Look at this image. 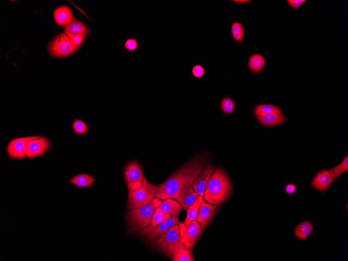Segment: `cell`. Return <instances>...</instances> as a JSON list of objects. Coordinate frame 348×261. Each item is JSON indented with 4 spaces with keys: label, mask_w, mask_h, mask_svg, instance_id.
<instances>
[{
    "label": "cell",
    "mask_w": 348,
    "mask_h": 261,
    "mask_svg": "<svg viewBox=\"0 0 348 261\" xmlns=\"http://www.w3.org/2000/svg\"><path fill=\"white\" fill-rule=\"evenodd\" d=\"M204 163V160L202 159L189 161L158 186L154 197L162 200L168 198L175 199L182 187L193 181L200 173Z\"/></svg>",
    "instance_id": "obj_1"
},
{
    "label": "cell",
    "mask_w": 348,
    "mask_h": 261,
    "mask_svg": "<svg viewBox=\"0 0 348 261\" xmlns=\"http://www.w3.org/2000/svg\"><path fill=\"white\" fill-rule=\"evenodd\" d=\"M231 190V183L227 174L218 169L211 174L203 198L209 204L218 206L228 199Z\"/></svg>",
    "instance_id": "obj_2"
},
{
    "label": "cell",
    "mask_w": 348,
    "mask_h": 261,
    "mask_svg": "<svg viewBox=\"0 0 348 261\" xmlns=\"http://www.w3.org/2000/svg\"><path fill=\"white\" fill-rule=\"evenodd\" d=\"M162 203L161 199L154 197L148 204L129 212L130 223L135 230L141 231L150 225L154 212Z\"/></svg>",
    "instance_id": "obj_3"
},
{
    "label": "cell",
    "mask_w": 348,
    "mask_h": 261,
    "mask_svg": "<svg viewBox=\"0 0 348 261\" xmlns=\"http://www.w3.org/2000/svg\"><path fill=\"white\" fill-rule=\"evenodd\" d=\"M158 188V186L152 184L145 177L141 188L129 192L128 207L134 209L148 204L154 197Z\"/></svg>",
    "instance_id": "obj_4"
},
{
    "label": "cell",
    "mask_w": 348,
    "mask_h": 261,
    "mask_svg": "<svg viewBox=\"0 0 348 261\" xmlns=\"http://www.w3.org/2000/svg\"><path fill=\"white\" fill-rule=\"evenodd\" d=\"M50 54L57 57L68 56L78 49L65 33L56 36L49 46Z\"/></svg>",
    "instance_id": "obj_5"
},
{
    "label": "cell",
    "mask_w": 348,
    "mask_h": 261,
    "mask_svg": "<svg viewBox=\"0 0 348 261\" xmlns=\"http://www.w3.org/2000/svg\"><path fill=\"white\" fill-rule=\"evenodd\" d=\"M124 176L129 191H136L143 185L145 176L139 163L133 161L126 167Z\"/></svg>",
    "instance_id": "obj_6"
},
{
    "label": "cell",
    "mask_w": 348,
    "mask_h": 261,
    "mask_svg": "<svg viewBox=\"0 0 348 261\" xmlns=\"http://www.w3.org/2000/svg\"><path fill=\"white\" fill-rule=\"evenodd\" d=\"M179 227L181 242L188 249L192 250L202 234V230L200 223L196 220L187 224L180 223Z\"/></svg>",
    "instance_id": "obj_7"
},
{
    "label": "cell",
    "mask_w": 348,
    "mask_h": 261,
    "mask_svg": "<svg viewBox=\"0 0 348 261\" xmlns=\"http://www.w3.org/2000/svg\"><path fill=\"white\" fill-rule=\"evenodd\" d=\"M49 138L40 136L27 142L24 149L26 158H35L44 155L51 147Z\"/></svg>",
    "instance_id": "obj_8"
},
{
    "label": "cell",
    "mask_w": 348,
    "mask_h": 261,
    "mask_svg": "<svg viewBox=\"0 0 348 261\" xmlns=\"http://www.w3.org/2000/svg\"><path fill=\"white\" fill-rule=\"evenodd\" d=\"M158 237L155 240L156 245L158 248L168 255V245L181 240L179 224L174 225L163 231Z\"/></svg>",
    "instance_id": "obj_9"
},
{
    "label": "cell",
    "mask_w": 348,
    "mask_h": 261,
    "mask_svg": "<svg viewBox=\"0 0 348 261\" xmlns=\"http://www.w3.org/2000/svg\"><path fill=\"white\" fill-rule=\"evenodd\" d=\"M179 223L180 221L178 218L172 216L170 218L160 225L154 226H149L143 229L141 232L140 235L147 238L154 246L157 237L163 231L167 230L174 225L179 224Z\"/></svg>",
    "instance_id": "obj_10"
},
{
    "label": "cell",
    "mask_w": 348,
    "mask_h": 261,
    "mask_svg": "<svg viewBox=\"0 0 348 261\" xmlns=\"http://www.w3.org/2000/svg\"><path fill=\"white\" fill-rule=\"evenodd\" d=\"M40 136H34L13 139L8 143L6 152L8 156L13 159L26 158L24 149L28 141L37 138Z\"/></svg>",
    "instance_id": "obj_11"
},
{
    "label": "cell",
    "mask_w": 348,
    "mask_h": 261,
    "mask_svg": "<svg viewBox=\"0 0 348 261\" xmlns=\"http://www.w3.org/2000/svg\"><path fill=\"white\" fill-rule=\"evenodd\" d=\"M168 255L174 261H193L191 250L188 249L181 241L172 243L167 248Z\"/></svg>",
    "instance_id": "obj_12"
},
{
    "label": "cell",
    "mask_w": 348,
    "mask_h": 261,
    "mask_svg": "<svg viewBox=\"0 0 348 261\" xmlns=\"http://www.w3.org/2000/svg\"><path fill=\"white\" fill-rule=\"evenodd\" d=\"M192 181H190L183 186L175 199L181 204L182 209H187L195 202L199 196L192 188Z\"/></svg>",
    "instance_id": "obj_13"
},
{
    "label": "cell",
    "mask_w": 348,
    "mask_h": 261,
    "mask_svg": "<svg viewBox=\"0 0 348 261\" xmlns=\"http://www.w3.org/2000/svg\"><path fill=\"white\" fill-rule=\"evenodd\" d=\"M213 172L214 168L211 165H208L204 169L203 168L200 173L193 179L192 188L199 196L204 197L207 182Z\"/></svg>",
    "instance_id": "obj_14"
},
{
    "label": "cell",
    "mask_w": 348,
    "mask_h": 261,
    "mask_svg": "<svg viewBox=\"0 0 348 261\" xmlns=\"http://www.w3.org/2000/svg\"><path fill=\"white\" fill-rule=\"evenodd\" d=\"M218 209L216 205L209 204L203 200L198 212L197 221L200 223L202 230H204Z\"/></svg>",
    "instance_id": "obj_15"
},
{
    "label": "cell",
    "mask_w": 348,
    "mask_h": 261,
    "mask_svg": "<svg viewBox=\"0 0 348 261\" xmlns=\"http://www.w3.org/2000/svg\"><path fill=\"white\" fill-rule=\"evenodd\" d=\"M333 180L328 170H322L314 177L312 186L318 191L324 192L330 187Z\"/></svg>",
    "instance_id": "obj_16"
},
{
    "label": "cell",
    "mask_w": 348,
    "mask_h": 261,
    "mask_svg": "<svg viewBox=\"0 0 348 261\" xmlns=\"http://www.w3.org/2000/svg\"><path fill=\"white\" fill-rule=\"evenodd\" d=\"M54 20L57 25L66 27L74 20L71 9L67 6L57 7L54 12Z\"/></svg>",
    "instance_id": "obj_17"
},
{
    "label": "cell",
    "mask_w": 348,
    "mask_h": 261,
    "mask_svg": "<svg viewBox=\"0 0 348 261\" xmlns=\"http://www.w3.org/2000/svg\"><path fill=\"white\" fill-rule=\"evenodd\" d=\"M88 27L77 19H74L70 24L67 25L64 31V33L70 39L76 35H82L86 37L88 35Z\"/></svg>",
    "instance_id": "obj_18"
},
{
    "label": "cell",
    "mask_w": 348,
    "mask_h": 261,
    "mask_svg": "<svg viewBox=\"0 0 348 261\" xmlns=\"http://www.w3.org/2000/svg\"><path fill=\"white\" fill-rule=\"evenodd\" d=\"M258 120L264 127H273L286 122L287 118L283 114L268 113L257 116Z\"/></svg>",
    "instance_id": "obj_19"
},
{
    "label": "cell",
    "mask_w": 348,
    "mask_h": 261,
    "mask_svg": "<svg viewBox=\"0 0 348 261\" xmlns=\"http://www.w3.org/2000/svg\"><path fill=\"white\" fill-rule=\"evenodd\" d=\"M159 209L171 216L178 218L182 205L176 200L168 198L163 200Z\"/></svg>",
    "instance_id": "obj_20"
},
{
    "label": "cell",
    "mask_w": 348,
    "mask_h": 261,
    "mask_svg": "<svg viewBox=\"0 0 348 261\" xmlns=\"http://www.w3.org/2000/svg\"><path fill=\"white\" fill-rule=\"evenodd\" d=\"M266 61L262 55L254 54L250 56L248 65L251 72L259 73L263 70Z\"/></svg>",
    "instance_id": "obj_21"
},
{
    "label": "cell",
    "mask_w": 348,
    "mask_h": 261,
    "mask_svg": "<svg viewBox=\"0 0 348 261\" xmlns=\"http://www.w3.org/2000/svg\"><path fill=\"white\" fill-rule=\"evenodd\" d=\"M95 178L87 174H81L73 177L70 182L80 188H87L92 186L95 182Z\"/></svg>",
    "instance_id": "obj_22"
},
{
    "label": "cell",
    "mask_w": 348,
    "mask_h": 261,
    "mask_svg": "<svg viewBox=\"0 0 348 261\" xmlns=\"http://www.w3.org/2000/svg\"><path fill=\"white\" fill-rule=\"evenodd\" d=\"M202 201L203 197L199 196L195 202L186 209L187 217L182 223L187 224L197 219Z\"/></svg>",
    "instance_id": "obj_23"
},
{
    "label": "cell",
    "mask_w": 348,
    "mask_h": 261,
    "mask_svg": "<svg viewBox=\"0 0 348 261\" xmlns=\"http://www.w3.org/2000/svg\"><path fill=\"white\" fill-rule=\"evenodd\" d=\"M313 230V225L310 222L304 221L296 227L295 234L299 239L304 240L312 234Z\"/></svg>",
    "instance_id": "obj_24"
},
{
    "label": "cell",
    "mask_w": 348,
    "mask_h": 261,
    "mask_svg": "<svg viewBox=\"0 0 348 261\" xmlns=\"http://www.w3.org/2000/svg\"><path fill=\"white\" fill-rule=\"evenodd\" d=\"M272 113L283 114L282 111L277 106L272 104H260L257 106L255 109V114L256 117L261 114Z\"/></svg>",
    "instance_id": "obj_25"
},
{
    "label": "cell",
    "mask_w": 348,
    "mask_h": 261,
    "mask_svg": "<svg viewBox=\"0 0 348 261\" xmlns=\"http://www.w3.org/2000/svg\"><path fill=\"white\" fill-rule=\"evenodd\" d=\"M348 170V155L344 159L343 161L336 167L330 170L329 172L331 176L333 179H335L342 174Z\"/></svg>",
    "instance_id": "obj_26"
},
{
    "label": "cell",
    "mask_w": 348,
    "mask_h": 261,
    "mask_svg": "<svg viewBox=\"0 0 348 261\" xmlns=\"http://www.w3.org/2000/svg\"><path fill=\"white\" fill-rule=\"evenodd\" d=\"M172 216L161 211L159 208L156 210L151 220L150 226H154L160 225L166 221Z\"/></svg>",
    "instance_id": "obj_27"
},
{
    "label": "cell",
    "mask_w": 348,
    "mask_h": 261,
    "mask_svg": "<svg viewBox=\"0 0 348 261\" xmlns=\"http://www.w3.org/2000/svg\"><path fill=\"white\" fill-rule=\"evenodd\" d=\"M231 33L237 42H242L244 38V29L242 24L235 22L231 26Z\"/></svg>",
    "instance_id": "obj_28"
},
{
    "label": "cell",
    "mask_w": 348,
    "mask_h": 261,
    "mask_svg": "<svg viewBox=\"0 0 348 261\" xmlns=\"http://www.w3.org/2000/svg\"><path fill=\"white\" fill-rule=\"evenodd\" d=\"M72 128L74 132L79 135H84L89 130L88 126L83 121L79 119L74 120Z\"/></svg>",
    "instance_id": "obj_29"
},
{
    "label": "cell",
    "mask_w": 348,
    "mask_h": 261,
    "mask_svg": "<svg viewBox=\"0 0 348 261\" xmlns=\"http://www.w3.org/2000/svg\"><path fill=\"white\" fill-rule=\"evenodd\" d=\"M220 108L224 113L231 114L233 113L235 110V104L233 99L225 98L221 101Z\"/></svg>",
    "instance_id": "obj_30"
},
{
    "label": "cell",
    "mask_w": 348,
    "mask_h": 261,
    "mask_svg": "<svg viewBox=\"0 0 348 261\" xmlns=\"http://www.w3.org/2000/svg\"><path fill=\"white\" fill-rule=\"evenodd\" d=\"M138 43L134 38L129 39L125 43V49L130 51H133L137 49Z\"/></svg>",
    "instance_id": "obj_31"
},
{
    "label": "cell",
    "mask_w": 348,
    "mask_h": 261,
    "mask_svg": "<svg viewBox=\"0 0 348 261\" xmlns=\"http://www.w3.org/2000/svg\"><path fill=\"white\" fill-rule=\"evenodd\" d=\"M192 74L197 78H200V77L204 75L205 69L201 65H197L193 67Z\"/></svg>",
    "instance_id": "obj_32"
},
{
    "label": "cell",
    "mask_w": 348,
    "mask_h": 261,
    "mask_svg": "<svg viewBox=\"0 0 348 261\" xmlns=\"http://www.w3.org/2000/svg\"><path fill=\"white\" fill-rule=\"evenodd\" d=\"M85 38V36L82 35H76L70 38V40H71L73 44L77 48H79L83 43Z\"/></svg>",
    "instance_id": "obj_33"
},
{
    "label": "cell",
    "mask_w": 348,
    "mask_h": 261,
    "mask_svg": "<svg viewBox=\"0 0 348 261\" xmlns=\"http://www.w3.org/2000/svg\"><path fill=\"white\" fill-rule=\"evenodd\" d=\"M290 6L297 10L305 2V0H288Z\"/></svg>",
    "instance_id": "obj_34"
},
{
    "label": "cell",
    "mask_w": 348,
    "mask_h": 261,
    "mask_svg": "<svg viewBox=\"0 0 348 261\" xmlns=\"http://www.w3.org/2000/svg\"><path fill=\"white\" fill-rule=\"evenodd\" d=\"M296 186L294 184H289L286 186L285 191L289 195L293 194L296 191Z\"/></svg>",
    "instance_id": "obj_35"
},
{
    "label": "cell",
    "mask_w": 348,
    "mask_h": 261,
    "mask_svg": "<svg viewBox=\"0 0 348 261\" xmlns=\"http://www.w3.org/2000/svg\"><path fill=\"white\" fill-rule=\"evenodd\" d=\"M233 2L240 3H246L251 2V1H248V0H234Z\"/></svg>",
    "instance_id": "obj_36"
}]
</instances>
